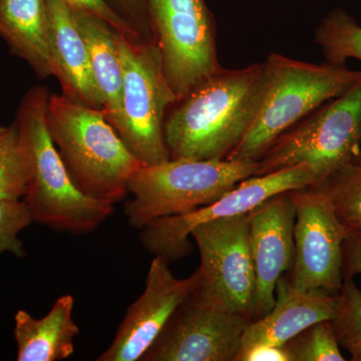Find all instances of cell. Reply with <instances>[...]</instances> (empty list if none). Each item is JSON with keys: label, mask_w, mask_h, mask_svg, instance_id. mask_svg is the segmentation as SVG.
Returning <instances> with one entry per match:
<instances>
[{"label": "cell", "mask_w": 361, "mask_h": 361, "mask_svg": "<svg viewBox=\"0 0 361 361\" xmlns=\"http://www.w3.org/2000/svg\"><path fill=\"white\" fill-rule=\"evenodd\" d=\"M257 164L176 159L142 165L128 180L133 198L125 205L128 222L141 230L152 221L210 205L242 180L255 176Z\"/></svg>", "instance_id": "cell-5"}, {"label": "cell", "mask_w": 361, "mask_h": 361, "mask_svg": "<svg viewBox=\"0 0 361 361\" xmlns=\"http://www.w3.org/2000/svg\"><path fill=\"white\" fill-rule=\"evenodd\" d=\"M251 320L190 295L142 361H236Z\"/></svg>", "instance_id": "cell-12"}, {"label": "cell", "mask_w": 361, "mask_h": 361, "mask_svg": "<svg viewBox=\"0 0 361 361\" xmlns=\"http://www.w3.org/2000/svg\"><path fill=\"white\" fill-rule=\"evenodd\" d=\"M290 361H344L331 320L311 325L284 345Z\"/></svg>", "instance_id": "cell-24"}, {"label": "cell", "mask_w": 361, "mask_h": 361, "mask_svg": "<svg viewBox=\"0 0 361 361\" xmlns=\"http://www.w3.org/2000/svg\"><path fill=\"white\" fill-rule=\"evenodd\" d=\"M165 259L154 257L142 295L128 308L110 348L97 361H137L151 348L177 308L198 284L191 276L175 277Z\"/></svg>", "instance_id": "cell-13"}, {"label": "cell", "mask_w": 361, "mask_h": 361, "mask_svg": "<svg viewBox=\"0 0 361 361\" xmlns=\"http://www.w3.org/2000/svg\"><path fill=\"white\" fill-rule=\"evenodd\" d=\"M336 305L337 294L297 289L284 274L277 283L274 306L269 313L248 325L241 350L256 344L284 346L311 325L331 320Z\"/></svg>", "instance_id": "cell-15"}, {"label": "cell", "mask_w": 361, "mask_h": 361, "mask_svg": "<svg viewBox=\"0 0 361 361\" xmlns=\"http://www.w3.org/2000/svg\"><path fill=\"white\" fill-rule=\"evenodd\" d=\"M331 323L339 346L348 351L351 360L361 361V289L353 277H343Z\"/></svg>", "instance_id": "cell-23"}, {"label": "cell", "mask_w": 361, "mask_h": 361, "mask_svg": "<svg viewBox=\"0 0 361 361\" xmlns=\"http://www.w3.org/2000/svg\"><path fill=\"white\" fill-rule=\"evenodd\" d=\"M33 222L25 201H0V256L6 252L18 257L25 255L20 233Z\"/></svg>", "instance_id": "cell-25"}, {"label": "cell", "mask_w": 361, "mask_h": 361, "mask_svg": "<svg viewBox=\"0 0 361 361\" xmlns=\"http://www.w3.org/2000/svg\"><path fill=\"white\" fill-rule=\"evenodd\" d=\"M288 193L295 207V258L289 281L301 290L337 293L343 282L342 246L348 229L322 183Z\"/></svg>", "instance_id": "cell-11"}, {"label": "cell", "mask_w": 361, "mask_h": 361, "mask_svg": "<svg viewBox=\"0 0 361 361\" xmlns=\"http://www.w3.org/2000/svg\"><path fill=\"white\" fill-rule=\"evenodd\" d=\"M248 214L210 221L192 231L201 260L192 295L253 322L256 282Z\"/></svg>", "instance_id": "cell-9"}, {"label": "cell", "mask_w": 361, "mask_h": 361, "mask_svg": "<svg viewBox=\"0 0 361 361\" xmlns=\"http://www.w3.org/2000/svg\"><path fill=\"white\" fill-rule=\"evenodd\" d=\"M236 361H290L284 346L256 344L240 351Z\"/></svg>", "instance_id": "cell-29"}, {"label": "cell", "mask_w": 361, "mask_h": 361, "mask_svg": "<svg viewBox=\"0 0 361 361\" xmlns=\"http://www.w3.org/2000/svg\"><path fill=\"white\" fill-rule=\"evenodd\" d=\"M51 21V49L54 77L63 94L77 103L103 110L92 75L89 47L75 14L61 0H47Z\"/></svg>", "instance_id": "cell-16"}, {"label": "cell", "mask_w": 361, "mask_h": 361, "mask_svg": "<svg viewBox=\"0 0 361 361\" xmlns=\"http://www.w3.org/2000/svg\"><path fill=\"white\" fill-rule=\"evenodd\" d=\"M288 192L271 197L248 214L256 282L253 320L270 312L278 281L293 267L295 207Z\"/></svg>", "instance_id": "cell-14"}, {"label": "cell", "mask_w": 361, "mask_h": 361, "mask_svg": "<svg viewBox=\"0 0 361 361\" xmlns=\"http://www.w3.org/2000/svg\"><path fill=\"white\" fill-rule=\"evenodd\" d=\"M75 11H84L101 18L130 39H149L125 16L118 13L108 0H61Z\"/></svg>", "instance_id": "cell-26"}, {"label": "cell", "mask_w": 361, "mask_h": 361, "mask_svg": "<svg viewBox=\"0 0 361 361\" xmlns=\"http://www.w3.org/2000/svg\"><path fill=\"white\" fill-rule=\"evenodd\" d=\"M73 11L89 47L92 75L103 99L104 115L120 135L123 126V68L118 32L113 26L92 14Z\"/></svg>", "instance_id": "cell-19"}, {"label": "cell", "mask_w": 361, "mask_h": 361, "mask_svg": "<svg viewBox=\"0 0 361 361\" xmlns=\"http://www.w3.org/2000/svg\"><path fill=\"white\" fill-rule=\"evenodd\" d=\"M0 37L40 78L54 77L47 0H0Z\"/></svg>", "instance_id": "cell-18"}, {"label": "cell", "mask_w": 361, "mask_h": 361, "mask_svg": "<svg viewBox=\"0 0 361 361\" xmlns=\"http://www.w3.org/2000/svg\"><path fill=\"white\" fill-rule=\"evenodd\" d=\"M108 2L132 23L142 35L144 32L152 33L147 13L146 0H108Z\"/></svg>", "instance_id": "cell-27"}, {"label": "cell", "mask_w": 361, "mask_h": 361, "mask_svg": "<svg viewBox=\"0 0 361 361\" xmlns=\"http://www.w3.org/2000/svg\"><path fill=\"white\" fill-rule=\"evenodd\" d=\"M161 68L177 101L222 70L217 28L205 0H146Z\"/></svg>", "instance_id": "cell-8"}, {"label": "cell", "mask_w": 361, "mask_h": 361, "mask_svg": "<svg viewBox=\"0 0 361 361\" xmlns=\"http://www.w3.org/2000/svg\"><path fill=\"white\" fill-rule=\"evenodd\" d=\"M265 63L222 70L202 80L167 111L171 160H226L250 128L264 94Z\"/></svg>", "instance_id": "cell-1"}, {"label": "cell", "mask_w": 361, "mask_h": 361, "mask_svg": "<svg viewBox=\"0 0 361 361\" xmlns=\"http://www.w3.org/2000/svg\"><path fill=\"white\" fill-rule=\"evenodd\" d=\"M322 184L348 231H361V161L348 164Z\"/></svg>", "instance_id": "cell-22"}, {"label": "cell", "mask_w": 361, "mask_h": 361, "mask_svg": "<svg viewBox=\"0 0 361 361\" xmlns=\"http://www.w3.org/2000/svg\"><path fill=\"white\" fill-rule=\"evenodd\" d=\"M27 159L16 125L0 135V201H18L30 186Z\"/></svg>", "instance_id": "cell-21"}, {"label": "cell", "mask_w": 361, "mask_h": 361, "mask_svg": "<svg viewBox=\"0 0 361 361\" xmlns=\"http://www.w3.org/2000/svg\"><path fill=\"white\" fill-rule=\"evenodd\" d=\"M49 92L44 87L28 90L21 99L14 125L30 167L25 203L32 219L56 231L87 234L114 213V205L78 189L68 174L47 126Z\"/></svg>", "instance_id": "cell-2"}, {"label": "cell", "mask_w": 361, "mask_h": 361, "mask_svg": "<svg viewBox=\"0 0 361 361\" xmlns=\"http://www.w3.org/2000/svg\"><path fill=\"white\" fill-rule=\"evenodd\" d=\"M6 127H2V126H0V135L2 134V133L4 132V130H6Z\"/></svg>", "instance_id": "cell-30"}, {"label": "cell", "mask_w": 361, "mask_h": 361, "mask_svg": "<svg viewBox=\"0 0 361 361\" xmlns=\"http://www.w3.org/2000/svg\"><path fill=\"white\" fill-rule=\"evenodd\" d=\"M322 182L317 171L308 165L252 176L210 205L182 215L152 221L142 228L140 239L154 257L165 259L169 263L176 262L191 253L189 237L197 226L219 218L249 213L275 195Z\"/></svg>", "instance_id": "cell-10"}, {"label": "cell", "mask_w": 361, "mask_h": 361, "mask_svg": "<svg viewBox=\"0 0 361 361\" xmlns=\"http://www.w3.org/2000/svg\"><path fill=\"white\" fill-rule=\"evenodd\" d=\"M264 63L266 84L260 106L227 161L255 163L279 135L361 80V71L326 61L304 63L275 52Z\"/></svg>", "instance_id": "cell-4"}, {"label": "cell", "mask_w": 361, "mask_h": 361, "mask_svg": "<svg viewBox=\"0 0 361 361\" xmlns=\"http://www.w3.org/2000/svg\"><path fill=\"white\" fill-rule=\"evenodd\" d=\"M315 42L326 63L345 66L349 59L361 61V26L343 9H334L323 18L315 30Z\"/></svg>", "instance_id": "cell-20"}, {"label": "cell", "mask_w": 361, "mask_h": 361, "mask_svg": "<svg viewBox=\"0 0 361 361\" xmlns=\"http://www.w3.org/2000/svg\"><path fill=\"white\" fill-rule=\"evenodd\" d=\"M361 151V80L277 137L256 164L255 176L308 165L322 182Z\"/></svg>", "instance_id": "cell-6"}, {"label": "cell", "mask_w": 361, "mask_h": 361, "mask_svg": "<svg viewBox=\"0 0 361 361\" xmlns=\"http://www.w3.org/2000/svg\"><path fill=\"white\" fill-rule=\"evenodd\" d=\"M75 298L66 294L56 299L51 311L42 318L25 310L14 316V338L18 361H58L75 353V338L80 329L73 320Z\"/></svg>", "instance_id": "cell-17"}, {"label": "cell", "mask_w": 361, "mask_h": 361, "mask_svg": "<svg viewBox=\"0 0 361 361\" xmlns=\"http://www.w3.org/2000/svg\"><path fill=\"white\" fill-rule=\"evenodd\" d=\"M123 68V126L120 137L142 165L170 160L164 123L177 102L153 39L134 40L118 33Z\"/></svg>", "instance_id": "cell-7"}, {"label": "cell", "mask_w": 361, "mask_h": 361, "mask_svg": "<svg viewBox=\"0 0 361 361\" xmlns=\"http://www.w3.org/2000/svg\"><path fill=\"white\" fill-rule=\"evenodd\" d=\"M47 126L78 189L115 205L128 194V180L142 164L127 148L103 110L49 94Z\"/></svg>", "instance_id": "cell-3"}, {"label": "cell", "mask_w": 361, "mask_h": 361, "mask_svg": "<svg viewBox=\"0 0 361 361\" xmlns=\"http://www.w3.org/2000/svg\"><path fill=\"white\" fill-rule=\"evenodd\" d=\"M355 161H361V151H360V155H358L357 159H356Z\"/></svg>", "instance_id": "cell-31"}, {"label": "cell", "mask_w": 361, "mask_h": 361, "mask_svg": "<svg viewBox=\"0 0 361 361\" xmlns=\"http://www.w3.org/2000/svg\"><path fill=\"white\" fill-rule=\"evenodd\" d=\"M343 277H355L361 274V231L348 230L344 239Z\"/></svg>", "instance_id": "cell-28"}]
</instances>
